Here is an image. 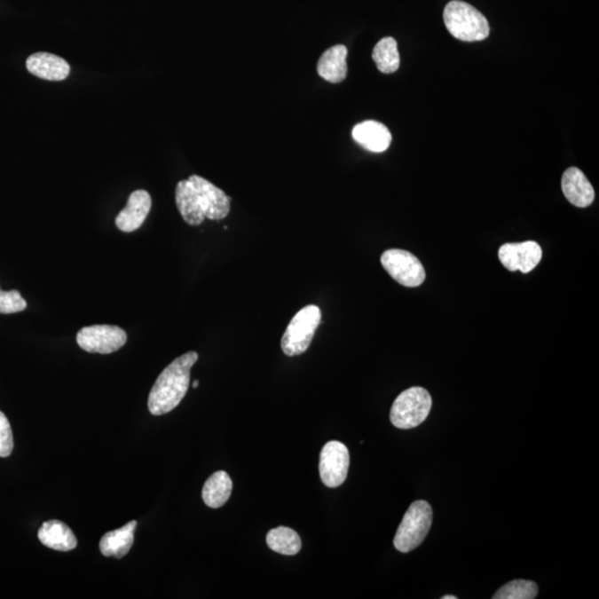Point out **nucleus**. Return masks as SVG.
<instances>
[{
	"mask_svg": "<svg viewBox=\"0 0 599 599\" xmlns=\"http://www.w3.org/2000/svg\"><path fill=\"white\" fill-rule=\"evenodd\" d=\"M198 358L197 352L190 351L164 368L149 394L148 407L151 414H167L179 406L188 392L191 368L198 361Z\"/></svg>",
	"mask_w": 599,
	"mask_h": 599,
	"instance_id": "f257e3e1",
	"label": "nucleus"
},
{
	"mask_svg": "<svg viewBox=\"0 0 599 599\" xmlns=\"http://www.w3.org/2000/svg\"><path fill=\"white\" fill-rule=\"evenodd\" d=\"M443 20L453 37L461 42H482L490 35L486 17L472 4L461 0H453L446 4Z\"/></svg>",
	"mask_w": 599,
	"mask_h": 599,
	"instance_id": "f03ea898",
	"label": "nucleus"
},
{
	"mask_svg": "<svg viewBox=\"0 0 599 599\" xmlns=\"http://www.w3.org/2000/svg\"><path fill=\"white\" fill-rule=\"evenodd\" d=\"M188 180L191 206L199 221L222 220L229 215L231 198L224 191L197 175L190 176Z\"/></svg>",
	"mask_w": 599,
	"mask_h": 599,
	"instance_id": "7ed1b4c3",
	"label": "nucleus"
},
{
	"mask_svg": "<svg viewBox=\"0 0 599 599\" xmlns=\"http://www.w3.org/2000/svg\"><path fill=\"white\" fill-rule=\"evenodd\" d=\"M433 510L426 500H416L406 510L394 537L395 548L410 553L419 548L432 526Z\"/></svg>",
	"mask_w": 599,
	"mask_h": 599,
	"instance_id": "20e7f679",
	"label": "nucleus"
},
{
	"mask_svg": "<svg viewBox=\"0 0 599 599\" xmlns=\"http://www.w3.org/2000/svg\"><path fill=\"white\" fill-rule=\"evenodd\" d=\"M432 408V397L428 390L414 386L403 390L393 403L390 420L395 428L408 430L423 423Z\"/></svg>",
	"mask_w": 599,
	"mask_h": 599,
	"instance_id": "39448f33",
	"label": "nucleus"
},
{
	"mask_svg": "<svg viewBox=\"0 0 599 599\" xmlns=\"http://www.w3.org/2000/svg\"><path fill=\"white\" fill-rule=\"evenodd\" d=\"M321 318V310L317 305H308L301 309L288 323L282 335L281 348L284 354L288 357L303 354L310 348Z\"/></svg>",
	"mask_w": 599,
	"mask_h": 599,
	"instance_id": "423d86ee",
	"label": "nucleus"
},
{
	"mask_svg": "<svg viewBox=\"0 0 599 599\" xmlns=\"http://www.w3.org/2000/svg\"><path fill=\"white\" fill-rule=\"evenodd\" d=\"M381 264L395 281L407 288L420 287L426 274L415 256L399 248H390L381 256Z\"/></svg>",
	"mask_w": 599,
	"mask_h": 599,
	"instance_id": "0eeeda50",
	"label": "nucleus"
},
{
	"mask_svg": "<svg viewBox=\"0 0 599 599\" xmlns=\"http://www.w3.org/2000/svg\"><path fill=\"white\" fill-rule=\"evenodd\" d=\"M126 342L127 333L122 328L106 324L83 327L77 335L78 345L89 353H114Z\"/></svg>",
	"mask_w": 599,
	"mask_h": 599,
	"instance_id": "6e6552de",
	"label": "nucleus"
},
{
	"mask_svg": "<svg viewBox=\"0 0 599 599\" xmlns=\"http://www.w3.org/2000/svg\"><path fill=\"white\" fill-rule=\"evenodd\" d=\"M350 466V453L343 443L327 442L319 454V477L324 485L335 488L345 482Z\"/></svg>",
	"mask_w": 599,
	"mask_h": 599,
	"instance_id": "1a4fd4ad",
	"label": "nucleus"
},
{
	"mask_svg": "<svg viewBox=\"0 0 599 599\" xmlns=\"http://www.w3.org/2000/svg\"><path fill=\"white\" fill-rule=\"evenodd\" d=\"M543 251L539 243L526 241L522 243H506L499 251L501 264L508 271L531 272L540 264Z\"/></svg>",
	"mask_w": 599,
	"mask_h": 599,
	"instance_id": "9d476101",
	"label": "nucleus"
},
{
	"mask_svg": "<svg viewBox=\"0 0 599 599\" xmlns=\"http://www.w3.org/2000/svg\"><path fill=\"white\" fill-rule=\"evenodd\" d=\"M151 197L146 190L133 191L127 206L115 217V225L123 233H133L144 225L151 209Z\"/></svg>",
	"mask_w": 599,
	"mask_h": 599,
	"instance_id": "9b49d317",
	"label": "nucleus"
},
{
	"mask_svg": "<svg viewBox=\"0 0 599 599\" xmlns=\"http://www.w3.org/2000/svg\"><path fill=\"white\" fill-rule=\"evenodd\" d=\"M26 67L31 75L51 82H61L70 74L68 62L51 52L34 53L27 59Z\"/></svg>",
	"mask_w": 599,
	"mask_h": 599,
	"instance_id": "f8f14e48",
	"label": "nucleus"
},
{
	"mask_svg": "<svg viewBox=\"0 0 599 599\" xmlns=\"http://www.w3.org/2000/svg\"><path fill=\"white\" fill-rule=\"evenodd\" d=\"M562 190L568 201L577 208H587L595 199L593 185L579 168L571 167L564 172Z\"/></svg>",
	"mask_w": 599,
	"mask_h": 599,
	"instance_id": "ddd939ff",
	"label": "nucleus"
},
{
	"mask_svg": "<svg viewBox=\"0 0 599 599\" xmlns=\"http://www.w3.org/2000/svg\"><path fill=\"white\" fill-rule=\"evenodd\" d=\"M352 137L359 146L371 153H383L392 142V135L383 123L367 120L353 128Z\"/></svg>",
	"mask_w": 599,
	"mask_h": 599,
	"instance_id": "4468645a",
	"label": "nucleus"
},
{
	"mask_svg": "<svg viewBox=\"0 0 599 599\" xmlns=\"http://www.w3.org/2000/svg\"><path fill=\"white\" fill-rule=\"evenodd\" d=\"M348 49L343 44H335L323 52L318 62L319 77L331 83H340L348 75Z\"/></svg>",
	"mask_w": 599,
	"mask_h": 599,
	"instance_id": "2eb2a0df",
	"label": "nucleus"
},
{
	"mask_svg": "<svg viewBox=\"0 0 599 599\" xmlns=\"http://www.w3.org/2000/svg\"><path fill=\"white\" fill-rule=\"evenodd\" d=\"M137 522L131 521L118 530L106 532L100 540V552L106 557L117 559L126 556L135 541Z\"/></svg>",
	"mask_w": 599,
	"mask_h": 599,
	"instance_id": "dca6fc26",
	"label": "nucleus"
},
{
	"mask_svg": "<svg viewBox=\"0 0 599 599\" xmlns=\"http://www.w3.org/2000/svg\"><path fill=\"white\" fill-rule=\"evenodd\" d=\"M38 539L47 548L59 552H69L78 545L73 531L60 521L44 522L38 532Z\"/></svg>",
	"mask_w": 599,
	"mask_h": 599,
	"instance_id": "f3484780",
	"label": "nucleus"
},
{
	"mask_svg": "<svg viewBox=\"0 0 599 599\" xmlns=\"http://www.w3.org/2000/svg\"><path fill=\"white\" fill-rule=\"evenodd\" d=\"M233 479L225 470H217L204 483L202 499L209 508H220L229 500L233 493Z\"/></svg>",
	"mask_w": 599,
	"mask_h": 599,
	"instance_id": "a211bd4d",
	"label": "nucleus"
},
{
	"mask_svg": "<svg viewBox=\"0 0 599 599\" xmlns=\"http://www.w3.org/2000/svg\"><path fill=\"white\" fill-rule=\"evenodd\" d=\"M266 544L275 553L288 555H296L301 550V539L299 534L292 528L280 526L273 528L266 535Z\"/></svg>",
	"mask_w": 599,
	"mask_h": 599,
	"instance_id": "6ab92c4d",
	"label": "nucleus"
},
{
	"mask_svg": "<svg viewBox=\"0 0 599 599\" xmlns=\"http://www.w3.org/2000/svg\"><path fill=\"white\" fill-rule=\"evenodd\" d=\"M377 69L383 74H393L399 68L398 43L392 37H385L376 43L372 53Z\"/></svg>",
	"mask_w": 599,
	"mask_h": 599,
	"instance_id": "aec40b11",
	"label": "nucleus"
},
{
	"mask_svg": "<svg viewBox=\"0 0 599 599\" xmlns=\"http://www.w3.org/2000/svg\"><path fill=\"white\" fill-rule=\"evenodd\" d=\"M539 594L535 581L515 579L497 590L494 599H534Z\"/></svg>",
	"mask_w": 599,
	"mask_h": 599,
	"instance_id": "412c9836",
	"label": "nucleus"
},
{
	"mask_svg": "<svg viewBox=\"0 0 599 599\" xmlns=\"http://www.w3.org/2000/svg\"><path fill=\"white\" fill-rule=\"evenodd\" d=\"M27 308V302L17 290L3 291L0 288V313L21 312Z\"/></svg>",
	"mask_w": 599,
	"mask_h": 599,
	"instance_id": "4be33fe9",
	"label": "nucleus"
},
{
	"mask_svg": "<svg viewBox=\"0 0 599 599\" xmlns=\"http://www.w3.org/2000/svg\"><path fill=\"white\" fill-rule=\"evenodd\" d=\"M12 448L13 437L11 423H9L6 415L0 412V457L11 455Z\"/></svg>",
	"mask_w": 599,
	"mask_h": 599,
	"instance_id": "5701e85b",
	"label": "nucleus"
},
{
	"mask_svg": "<svg viewBox=\"0 0 599 599\" xmlns=\"http://www.w3.org/2000/svg\"><path fill=\"white\" fill-rule=\"evenodd\" d=\"M456 596H453V595H445V596H443L442 599H456Z\"/></svg>",
	"mask_w": 599,
	"mask_h": 599,
	"instance_id": "b1692460",
	"label": "nucleus"
},
{
	"mask_svg": "<svg viewBox=\"0 0 599 599\" xmlns=\"http://www.w3.org/2000/svg\"><path fill=\"white\" fill-rule=\"evenodd\" d=\"M193 386L194 389H197L199 386V381H194Z\"/></svg>",
	"mask_w": 599,
	"mask_h": 599,
	"instance_id": "393cba45",
	"label": "nucleus"
}]
</instances>
